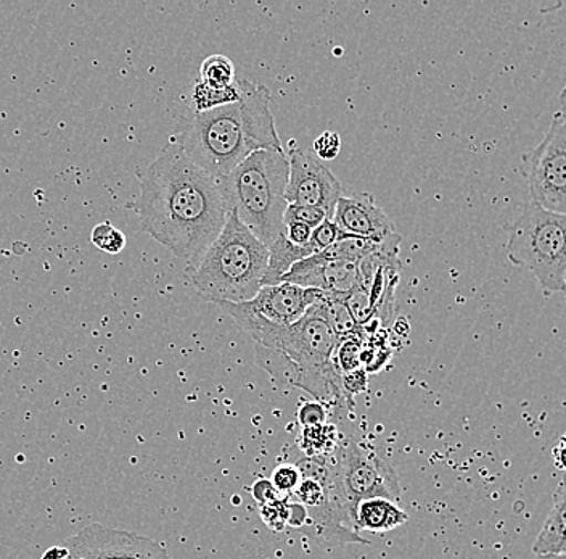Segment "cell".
<instances>
[{
    "label": "cell",
    "mask_w": 566,
    "mask_h": 559,
    "mask_svg": "<svg viewBox=\"0 0 566 559\" xmlns=\"http://www.w3.org/2000/svg\"><path fill=\"white\" fill-rule=\"evenodd\" d=\"M148 236L197 270L226 221L228 207L219 180L195 165L169 141L144 172L133 204Z\"/></svg>",
    "instance_id": "6da1fadb"
},
{
    "label": "cell",
    "mask_w": 566,
    "mask_h": 559,
    "mask_svg": "<svg viewBox=\"0 0 566 559\" xmlns=\"http://www.w3.org/2000/svg\"><path fill=\"white\" fill-rule=\"evenodd\" d=\"M318 299L298 323L292 325L269 323L243 310L239 303L216 306L254 339L258 364L271 374L272 380L307 392L324 406L349 408L342 374L334 363L336 335L325 320Z\"/></svg>",
    "instance_id": "7a4b0ae2"
},
{
    "label": "cell",
    "mask_w": 566,
    "mask_h": 559,
    "mask_svg": "<svg viewBox=\"0 0 566 559\" xmlns=\"http://www.w3.org/2000/svg\"><path fill=\"white\" fill-rule=\"evenodd\" d=\"M237 84L240 101L195 113L186 130L172 137L195 165L216 179L226 178L254 152H286L275 130L271 92L248 77H237Z\"/></svg>",
    "instance_id": "3957f363"
},
{
    "label": "cell",
    "mask_w": 566,
    "mask_h": 559,
    "mask_svg": "<svg viewBox=\"0 0 566 559\" xmlns=\"http://www.w3.org/2000/svg\"><path fill=\"white\" fill-rule=\"evenodd\" d=\"M290 163L286 152L260 151L218 179L228 211L264 246L285 235V199Z\"/></svg>",
    "instance_id": "277c9868"
},
{
    "label": "cell",
    "mask_w": 566,
    "mask_h": 559,
    "mask_svg": "<svg viewBox=\"0 0 566 559\" xmlns=\"http://www.w3.org/2000/svg\"><path fill=\"white\" fill-rule=\"evenodd\" d=\"M269 249L240 222L233 211L197 270L195 289L211 303L251 302L263 288Z\"/></svg>",
    "instance_id": "5b68a950"
},
{
    "label": "cell",
    "mask_w": 566,
    "mask_h": 559,
    "mask_svg": "<svg viewBox=\"0 0 566 559\" xmlns=\"http://www.w3.org/2000/svg\"><path fill=\"white\" fill-rule=\"evenodd\" d=\"M507 258L530 272L546 299L564 292L566 275V215L539 205H526L511 228Z\"/></svg>",
    "instance_id": "8992f818"
},
{
    "label": "cell",
    "mask_w": 566,
    "mask_h": 559,
    "mask_svg": "<svg viewBox=\"0 0 566 559\" xmlns=\"http://www.w3.org/2000/svg\"><path fill=\"white\" fill-rule=\"evenodd\" d=\"M331 462L353 516L357 505L370 498H388L396 504L401 500V486L395 469L354 435L342 434Z\"/></svg>",
    "instance_id": "52a82bcc"
},
{
    "label": "cell",
    "mask_w": 566,
    "mask_h": 559,
    "mask_svg": "<svg viewBox=\"0 0 566 559\" xmlns=\"http://www.w3.org/2000/svg\"><path fill=\"white\" fill-rule=\"evenodd\" d=\"M531 201L555 214L566 215V120L564 113L552 116L551 126L539 144L522 157Z\"/></svg>",
    "instance_id": "ba28073f"
},
{
    "label": "cell",
    "mask_w": 566,
    "mask_h": 559,
    "mask_svg": "<svg viewBox=\"0 0 566 559\" xmlns=\"http://www.w3.org/2000/svg\"><path fill=\"white\" fill-rule=\"evenodd\" d=\"M290 175L285 199L289 205H306L327 211L334 219L335 207L343 197L342 184L313 152L301 151L295 141L290 143Z\"/></svg>",
    "instance_id": "9c48e42d"
},
{
    "label": "cell",
    "mask_w": 566,
    "mask_h": 559,
    "mask_svg": "<svg viewBox=\"0 0 566 559\" xmlns=\"http://www.w3.org/2000/svg\"><path fill=\"white\" fill-rule=\"evenodd\" d=\"M66 559H172L158 541L91 524L65 541Z\"/></svg>",
    "instance_id": "30bf717a"
},
{
    "label": "cell",
    "mask_w": 566,
    "mask_h": 559,
    "mask_svg": "<svg viewBox=\"0 0 566 559\" xmlns=\"http://www.w3.org/2000/svg\"><path fill=\"white\" fill-rule=\"evenodd\" d=\"M282 282L303 289H316L331 296L346 297L359 286V265L349 261L325 260L314 253L293 265Z\"/></svg>",
    "instance_id": "8fae6325"
},
{
    "label": "cell",
    "mask_w": 566,
    "mask_h": 559,
    "mask_svg": "<svg viewBox=\"0 0 566 559\" xmlns=\"http://www.w3.org/2000/svg\"><path fill=\"white\" fill-rule=\"evenodd\" d=\"M322 296L321 290L303 289L289 282L261 288L251 302L239 303L243 310L264 318L269 323L292 325L298 323Z\"/></svg>",
    "instance_id": "7c38bea8"
},
{
    "label": "cell",
    "mask_w": 566,
    "mask_h": 559,
    "mask_svg": "<svg viewBox=\"0 0 566 559\" xmlns=\"http://www.w3.org/2000/svg\"><path fill=\"white\" fill-rule=\"evenodd\" d=\"M334 221L343 235L363 239L384 240L396 232L391 219L367 193L343 196L336 204Z\"/></svg>",
    "instance_id": "4fadbf2b"
},
{
    "label": "cell",
    "mask_w": 566,
    "mask_h": 559,
    "mask_svg": "<svg viewBox=\"0 0 566 559\" xmlns=\"http://www.w3.org/2000/svg\"><path fill=\"white\" fill-rule=\"evenodd\" d=\"M409 521V515L396 501L388 498H370L360 501L354 515L357 530L367 532H388Z\"/></svg>",
    "instance_id": "5bb4252c"
},
{
    "label": "cell",
    "mask_w": 566,
    "mask_h": 559,
    "mask_svg": "<svg viewBox=\"0 0 566 559\" xmlns=\"http://www.w3.org/2000/svg\"><path fill=\"white\" fill-rule=\"evenodd\" d=\"M533 551L534 555L566 553V474L558 484L554 506L534 541Z\"/></svg>",
    "instance_id": "9a60e30c"
},
{
    "label": "cell",
    "mask_w": 566,
    "mask_h": 559,
    "mask_svg": "<svg viewBox=\"0 0 566 559\" xmlns=\"http://www.w3.org/2000/svg\"><path fill=\"white\" fill-rule=\"evenodd\" d=\"M269 249V263L268 271L263 279V288L265 286L281 284L283 276L292 270L293 265L304 260V258L314 255V249L311 246H295L290 242L285 235L277 237Z\"/></svg>",
    "instance_id": "2e32d148"
},
{
    "label": "cell",
    "mask_w": 566,
    "mask_h": 559,
    "mask_svg": "<svg viewBox=\"0 0 566 559\" xmlns=\"http://www.w3.org/2000/svg\"><path fill=\"white\" fill-rule=\"evenodd\" d=\"M342 441L336 424L324 423L317 426L303 427L300 437V447L306 458H328L334 455Z\"/></svg>",
    "instance_id": "e0dca14e"
},
{
    "label": "cell",
    "mask_w": 566,
    "mask_h": 559,
    "mask_svg": "<svg viewBox=\"0 0 566 559\" xmlns=\"http://www.w3.org/2000/svg\"><path fill=\"white\" fill-rule=\"evenodd\" d=\"M322 311H324L325 320L331 324L332 331L338 339L348 338V335L357 334L360 331L359 325L354 321L352 311L346 306L343 297L331 296V293H322L321 296ZM364 335V334H363Z\"/></svg>",
    "instance_id": "ac0fdd59"
},
{
    "label": "cell",
    "mask_w": 566,
    "mask_h": 559,
    "mask_svg": "<svg viewBox=\"0 0 566 559\" xmlns=\"http://www.w3.org/2000/svg\"><path fill=\"white\" fill-rule=\"evenodd\" d=\"M240 101L239 84L226 87V90H218V87L208 86L201 83L200 80L195 83L192 91V104L195 113L210 112V110L224 107V105L233 104Z\"/></svg>",
    "instance_id": "d6986e66"
},
{
    "label": "cell",
    "mask_w": 566,
    "mask_h": 559,
    "mask_svg": "<svg viewBox=\"0 0 566 559\" xmlns=\"http://www.w3.org/2000/svg\"><path fill=\"white\" fill-rule=\"evenodd\" d=\"M200 81L211 87L226 90L237 81L235 65L229 56L214 54L208 56L200 66Z\"/></svg>",
    "instance_id": "ffe728a7"
},
{
    "label": "cell",
    "mask_w": 566,
    "mask_h": 559,
    "mask_svg": "<svg viewBox=\"0 0 566 559\" xmlns=\"http://www.w3.org/2000/svg\"><path fill=\"white\" fill-rule=\"evenodd\" d=\"M364 335L360 332L336 341L334 363L338 373L348 374L363 368L360 364V350H363Z\"/></svg>",
    "instance_id": "44dd1931"
},
{
    "label": "cell",
    "mask_w": 566,
    "mask_h": 559,
    "mask_svg": "<svg viewBox=\"0 0 566 559\" xmlns=\"http://www.w3.org/2000/svg\"><path fill=\"white\" fill-rule=\"evenodd\" d=\"M91 240L98 250L109 255L119 253L126 247V236L108 221L95 226Z\"/></svg>",
    "instance_id": "7402d4cb"
},
{
    "label": "cell",
    "mask_w": 566,
    "mask_h": 559,
    "mask_svg": "<svg viewBox=\"0 0 566 559\" xmlns=\"http://www.w3.org/2000/svg\"><path fill=\"white\" fill-rule=\"evenodd\" d=\"M261 519L275 532H282L290 521V501L277 498L269 504L260 505Z\"/></svg>",
    "instance_id": "603a6c76"
},
{
    "label": "cell",
    "mask_w": 566,
    "mask_h": 559,
    "mask_svg": "<svg viewBox=\"0 0 566 559\" xmlns=\"http://www.w3.org/2000/svg\"><path fill=\"white\" fill-rule=\"evenodd\" d=\"M328 218L327 211L318 207H306V205H289L286 207L285 217L283 222H301V225L310 226L311 229H316L322 222Z\"/></svg>",
    "instance_id": "cb8c5ba5"
},
{
    "label": "cell",
    "mask_w": 566,
    "mask_h": 559,
    "mask_svg": "<svg viewBox=\"0 0 566 559\" xmlns=\"http://www.w3.org/2000/svg\"><path fill=\"white\" fill-rule=\"evenodd\" d=\"M272 486L279 495H293L301 484V473L296 465H281L271 476Z\"/></svg>",
    "instance_id": "d4e9b609"
},
{
    "label": "cell",
    "mask_w": 566,
    "mask_h": 559,
    "mask_svg": "<svg viewBox=\"0 0 566 559\" xmlns=\"http://www.w3.org/2000/svg\"><path fill=\"white\" fill-rule=\"evenodd\" d=\"M346 235L339 231L338 226L335 225L334 219H325L321 226L313 229V236H311L310 246L313 247L314 253L322 252V250L328 249L334 246L339 239H343Z\"/></svg>",
    "instance_id": "484cf974"
},
{
    "label": "cell",
    "mask_w": 566,
    "mask_h": 559,
    "mask_svg": "<svg viewBox=\"0 0 566 559\" xmlns=\"http://www.w3.org/2000/svg\"><path fill=\"white\" fill-rule=\"evenodd\" d=\"M342 151V139L335 131H325L314 141L313 154L322 162L334 161Z\"/></svg>",
    "instance_id": "4316f807"
},
{
    "label": "cell",
    "mask_w": 566,
    "mask_h": 559,
    "mask_svg": "<svg viewBox=\"0 0 566 559\" xmlns=\"http://www.w3.org/2000/svg\"><path fill=\"white\" fill-rule=\"evenodd\" d=\"M298 423L303 427L327 423V410L318 402L304 403L298 410Z\"/></svg>",
    "instance_id": "83f0119b"
},
{
    "label": "cell",
    "mask_w": 566,
    "mask_h": 559,
    "mask_svg": "<svg viewBox=\"0 0 566 559\" xmlns=\"http://www.w3.org/2000/svg\"><path fill=\"white\" fill-rule=\"evenodd\" d=\"M367 376H369V374L366 373L364 368H359V370L353 371V373L343 374L342 385L346 398L353 400V397H356L357 394L366 391Z\"/></svg>",
    "instance_id": "f1b7e54d"
},
{
    "label": "cell",
    "mask_w": 566,
    "mask_h": 559,
    "mask_svg": "<svg viewBox=\"0 0 566 559\" xmlns=\"http://www.w3.org/2000/svg\"><path fill=\"white\" fill-rule=\"evenodd\" d=\"M285 236L286 239H289L290 242L295 244V246H310L313 229H311L310 226L301 225V222H286Z\"/></svg>",
    "instance_id": "f546056e"
},
{
    "label": "cell",
    "mask_w": 566,
    "mask_h": 559,
    "mask_svg": "<svg viewBox=\"0 0 566 559\" xmlns=\"http://www.w3.org/2000/svg\"><path fill=\"white\" fill-rule=\"evenodd\" d=\"M251 495L254 500L260 505L269 504V501L277 500L281 495L277 494L274 486H272L271 479H260L253 487H251Z\"/></svg>",
    "instance_id": "4dcf8cb0"
},
{
    "label": "cell",
    "mask_w": 566,
    "mask_h": 559,
    "mask_svg": "<svg viewBox=\"0 0 566 559\" xmlns=\"http://www.w3.org/2000/svg\"><path fill=\"white\" fill-rule=\"evenodd\" d=\"M552 459H554L555 468L564 470L566 474V435L558 441L552 451Z\"/></svg>",
    "instance_id": "1f68e13d"
},
{
    "label": "cell",
    "mask_w": 566,
    "mask_h": 559,
    "mask_svg": "<svg viewBox=\"0 0 566 559\" xmlns=\"http://www.w3.org/2000/svg\"><path fill=\"white\" fill-rule=\"evenodd\" d=\"M66 557H69V550H66L65 545H62V547L49 548L42 559H66Z\"/></svg>",
    "instance_id": "d6a6232c"
},
{
    "label": "cell",
    "mask_w": 566,
    "mask_h": 559,
    "mask_svg": "<svg viewBox=\"0 0 566 559\" xmlns=\"http://www.w3.org/2000/svg\"><path fill=\"white\" fill-rule=\"evenodd\" d=\"M392 331H395L396 335H399V338H407L410 331L409 323H407L406 320L396 321L395 325H392Z\"/></svg>",
    "instance_id": "836d02e7"
},
{
    "label": "cell",
    "mask_w": 566,
    "mask_h": 559,
    "mask_svg": "<svg viewBox=\"0 0 566 559\" xmlns=\"http://www.w3.org/2000/svg\"><path fill=\"white\" fill-rule=\"evenodd\" d=\"M536 559H566V553L536 555Z\"/></svg>",
    "instance_id": "e575fe53"
},
{
    "label": "cell",
    "mask_w": 566,
    "mask_h": 559,
    "mask_svg": "<svg viewBox=\"0 0 566 559\" xmlns=\"http://www.w3.org/2000/svg\"><path fill=\"white\" fill-rule=\"evenodd\" d=\"M562 102H564V110H562V113H564L565 120H566V90L564 94H562Z\"/></svg>",
    "instance_id": "d590c367"
},
{
    "label": "cell",
    "mask_w": 566,
    "mask_h": 559,
    "mask_svg": "<svg viewBox=\"0 0 566 559\" xmlns=\"http://www.w3.org/2000/svg\"><path fill=\"white\" fill-rule=\"evenodd\" d=\"M562 293H564V296L566 297V275H565V286H564V292H562Z\"/></svg>",
    "instance_id": "8d00e7d4"
}]
</instances>
